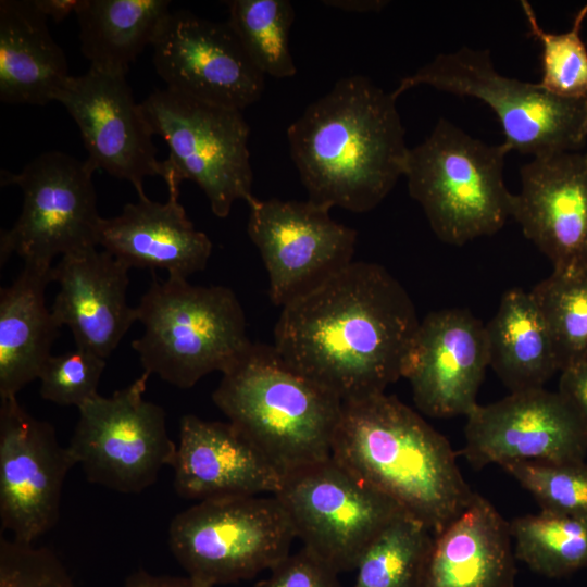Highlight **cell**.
I'll list each match as a JSON object with an SVG mask.
<instances>
[{
	"instance_id": "1",
	"label": "cell",
	"mask_w": 587,
	"mask_h": 587,
	"mask_svg": "<svg viewBox=\"0 0 587 587\" xmlns=\"http://www.w3.org/2000/svg\"><path fill=\"white\" fill-rule=\"evenodd\" d=\"M404 287L384 266L353 261L282 307L278 355L342 402L385 392L402 378L420 325Z\"/></svg>"
},
{
	"instance_id": "2",
	"label": "cell",
	"mask_w": 587,
	"mask_h": 587,
	"mask_svg": "<svg viewBox=\"0 0 587 587\" xmlns=\"http://www.w3.org/2000/svg\"><path fill=\"white\" fill-rule=\"evenodd\" d=\"M396 101L392 91L351 75L289 125L290 155L309 201L365 213L388 196L410 150Z\"/></svg>"
},
{
	"instance_id": "3",
	"label": "cell",
	"mask_w": 587,
	"mask_h": 587,
	"mask_svg": "<svg viewBox=\"0 0 587 587\" xmlns=\"http://www.w3.org/2000/svg\"><path fill=\"white\" fill-rule=\"evenodd\" d=\"M332 457L434 535L458 517L475 495L448 439L385 392L342 402Z\"/></svg>"
},
{
	"instance_id": "4",
	"label": "cell",
	"mask_w": 587,
	"mask_h": 587,
	"mask_svg": "<svg viewBox=\"0 0 587 587\" xmlns=\"http://www.w3.org/2000/svg\"><path fill=\"white\" fill-rule=\"evenodd\" d=\"M214 404L284 478L332 457L342 401L252 344L212 394Z\"/></svg>"
},
{
	"instance_id": "5",
	"label": "cell",
	"mask_w": 587,
	"mask_h": 587,
	"mask_svg": "<svg viewBox=\"0 0 587 587\" xmlns=\"http://www.w3.org/2000/svg\"><path fill=\"white\" fill-rule=\"evenodd\" d=\"M136 311L143 333L132 347L145 372L180 389L225 373L253 344L243 309L226 286L154 276Z\"/></svg>"
},
{
	"instance_id": "6",
	"label": "cell",
	"mask_w": 587,
	"mask_h": 587,
	"mask_svg": "<svg viewBox=\"0 0 587 587\" xmlns=\"http://www.w3.org/2000/svg\"><path fill=\"white\" fill-rule=\"evenodd\" d=\"M503 145H488L439 118L430 135L409 150L404 176L434 234L462 246L500 230L512 214L503 179Z\"/></svg>"
},
{
	"instance_id": "7",
	"label": "cell",
	"mask_w": 587,
	"mask_h": 587,
	"mask_svg": "<svg viewBox=\"0 0 587 587\" xmlns=\"http://www.w3.org/2000/svg\"><path fill=\"white\" fill-rule=\"evenodd\" d=\"M420 85L486 103L497 115L502 142L533 158L578 151L587 137L586 98L567 99L550 93L539 84L499 73L488 50L460 48L441 53L403 77L392 95Z\"/></svg>"
},
{
	"instance_id": "8",
	"label": "cell",
	"mask_w": 587,
	"mask_h": 587,
	"mask_svg": "<svg viewBox=\"0 0 587 587\" xmlns=\"http://www.w3.org/2000/svg\"><path fill=\"white\" fill-rule=\"evenodd\" d=\"M140 107L152 134L168 147L161 175L168 192L179 193L182 182L191 180L221 218L229 215L236 201L249 202L254 197L250 127L241 111L168 88L152 91Z\"/></svg>"
},
{
	"instance_id": "9",
	"label": "cell",
	"mask_w": 587,
	"mask_h": 587,
	"mask_svg": "<svg viewBox=\"0 0 587 587\" xmlns=\"http://www.w3.org/2000/svg\"><path fill=\"white\" fill-rule=\"evenodd\" d=\"M297 538L275 495L199 501L168 527L172 554L187 576L210 586L251 579L290 553Z\"/></svg>"
},
{
	"instance_id": "10",
	"label": "cell",
	"mask_w": 587,
	"mask_h": 587,
	"mask_svg": "<svg viewBox=\"0 0 587 587\" xmlns=\"http://www.w3.org/2000/svg\"><path fill=\"white\" fill-rule=\"evenodd\" d=\"M95 172L87 160L61 151L41 153L20 173L1 171V185L23 192L18 218L1 232V265L17 254L24 265L51 268L57 255L98 247Z\"/></svg>"
},
{
	"instance_id": "11",
	"label": "cell",
	"mask_w": 587,
	"mask_h": 587,
	"mask_svg": "<svg viewBox=\"0 0 587 587\" xmlns=\"http://www.w3.org/2000/svg\"><path fill=\"white\" fill-rule=\"evenodd\" d=\"M275 496L302 547L339 574L355 570L378 535L405 513L333 457L285 476Z\"/></svg>"
},
{
	"instance_id": "12",
	"label": "cell",
	"mask_w": 587,
	"mask_h": 587,
	"mask_svg": "<svg viewBox=\"0 0 587 587\" xmlns=\"http://www.w3.org/2000/svg\"><path fill=\"white\" fill-rule=\"evenodd\" d=\"M149 377L143 372L112 396L98 394L78 409L67 448L90 483L139 494L173 465L177 445L166 430L165 412L143 398Z\"/></svg>"
},
{
	"instance_id": "13",
	"label": "cell",
	"mask_w": 587,
	"mask_h": 587,
	"mask_svg": "<svg viewBox=\"0 0 587 587\" xmlns=\"http://www.w3.org/2000/svg\"><path fill=\"white\" fill-rule=\"evenodd\" d=\"M247 233L268 274L277 307L313 290L353 262L357 232L336 222L329 209L309 200L249 202Z\"/></svg>"
},
{
	"instance_id": "14",
	"label": "cell",
	"mask_w": 587,
	"mask_h": 587,
	"mask_svg": "<svg viewBox=\"0 0 587 587\" xmlns=\"http://www.w3.org/2000/svg\"><path fill=\"white\" fill-rule=\"evenodd\" d=\"M462 455L475 470L515 461L578 462L587 426L559 391L545 387L477 404L466 416Z\"/></svg>"
},
{
	"instance_id": "15",
	"label": "cell",
	"mask_w": 587,
	"mask_h": 587,
	"mask_svg": "<svg viewBox=\"0 0 587 587\" xmlns=\"http://www.w3.org/2000/svg\"><path fill=\"white\" fill-rule=\"evenodd\" d=\"M0 400L1 532L33 544L58 523L63 485L76 463L50 423L16 397Z\"/></svg>"
},
{
	"instance_id": "16",
	"label": "cell",
	"mask_w": 587,
	"mask_h": 587,
	"mask_svg": "<svg viewBox=\"0 0 587 587\" xmlns=\"http://www.w3.org/2000/svg\"><path fill=\"white\" fill-rule=\"evenodd\" d=\"M152 48L158 75L175 92L239 111L262 96L264 75L227 21L171 11Z\"/></svg>"
},
{
	"instance_id": "17",
	"label": "cell",
	"mask_w": 587,
	"mask_h": 587,
	"mask_svg": "<svg viewBox=\"0 0 587 587\" xmlns=\"http://www.w3.org/2000/svg\"><path fill=\"white\" fill-rule=\"evenodd\" d=\"M80 132L87 161L97 170L129 182L138 198L146 197L143 182L162 175L153 134L133 97L126 76L96 68L70 76L55 97Z\"/></svg>"
},
{
	"instance_id": "18",
	"label": "cell",
	"mask_w": 587,
	"mask_h": 587,
	"mask_svg": "<svg viewBox=\"0 0 587 587\" xmlns=\"http://www.w3.org/2000/svg\"><path fill=\"white\" fill-rule=\"evenodd\" d=\"M488 366L486 326L469 310L450 308L420 321L402 377L422 413L438 419L466 416L478 404Z\"/></svg>"
},
{
	"instance_id": "19",
	"label": "cell",
	"mask_w": 587,
	"mask_h": 587,
	"mask_svg": "<svg viewBox=\"0 0 587 587\" xmlns=\"http://www.w3.org/2000/svg\"><path fill=\"white\" fill-rule=\"evenodd\" d=\"M511 216L553 270L587 267V152L535 157L520 170Z\"/></svg>"
},
{
	"instance_id": "20",
	"label": "cell",
	"mask_w": 587,
	"mask_h": 587,
	"mask_svg": "<svg viewBox=\"0 0 587 587\" xmlns=\"http://www.w3.org/2000/svg\"><path fill=\"white\" fill-rule=\"evenodd\" d=\"M172 467L177 495L198 501L276 495L283 483L266 457L235 425L193 414L179 421Z\"/></svg>"
},
{
	"instance_id": "21",
	"label": "cell",
	"mask_w": 587,
	"mask_h": 587,
	"mask_svg": "<svg viewBox=\"0 0 587 587\" xmlns=\"http://www.w3.org/2000/svg\"><path fill=\"white\" fill-rule=\"evenodd\" d=\"M130 268L97 247L61 257L52 266L60 290L51 312L72 332L76 348L107 359L134 322L136 307L127 302Z\"/></svg>"
},
{
	"instance_id": "22",
	"label": "cell",
	"mask_w": 587,
	"mask_h": 587,
	"mask_svg": "<svg viewBox=\"0 0 587 587\" xmlns=\"http://www.w3.org/2000/svg\"><path fill=\"white\" fill-rule=\"evenodd\" d=\"M178 199L175 192H168L165 202L146 196L126 203L118 215L102 217L98 247L129 268L164 270L186 279L204 270L212 241L195 228Z\"/></svg>"
},
{
	"instance_id": "23",
	"label": "cell",
	"mask_w": 587,
	"mask_h": 587,
	"mask_svg": "<svg viewBox=\"0 0 587 587\" xmlns=\"http://www.w3.org/2000/svg\"><path fill=\"white\" fill-rule=\"evenodd\" d=\"M510 522L475 492L467 508L435 534L422 587H515Z\"/></svg>"
},
{
	"instance_id": "24",
	"label": "cell",
	"mask_w": 587,
	"mask_h": 587,
	"mask_svg": "<svg viewBox=\"0 0 587 587\" xmlns=\"http://www.w3.org/2000/svg\"><path fill=\"white\" fill-rule=\"evenodd\" d=\"M70 76L65 54L33 0H1L0 100L43 105L55 101Z\"/></svg>"
},
{
	"instance_id": "25",
	"label": "cell",
	"mask_w": 587,
	"mask_h": 587,
	"mask_svg": "<svg viewBox=\"0 0 587 587\" xmlns=\"http://www.w3.org/2000/svg\"><path fill=\"white\" fill-rule=\"evenodd\" d=\"M52 267L24 265L0 290V399L16 397L38 379L60 325L45 301Z\"/></svg>"
},
{
	"instance_id": "26",
	"label": "cell",
	"mask_w": 587,
	"mask_h": 587,
	"mask_svg": "<svg viewBox=\"0 0 587 587\" xmlns=\"http://www.w3.org/2000/svg\"><path fill=\"white\" fill-rule=\"evenodd\" d=\"M485 326L489 366L511 392L542 388L561 372L550 330L530 291H505Z\"/></svg>"
},
{
	"instance_id": "27",
	"label": "cell",
	"mask_w": 587,
	"mask_h": 587,
	"mask_svg": "<svg viewBox=\"0 0 587 587\" xmlns=\"http://www.w3.org/2000/svg\"><path fill=\"white\" fill-rule=\"evenodd\" d=\"M167 0H79L80 49L98 71L126 76L170 15Z\"/></svg>"
},
{
	"instance_id": "28",
	"label": "cell",
	"mask_w": 587,
	"mask_h": 587,
	"mask_svg": "<svg viewBox=\"0 0 587 587\" xmlns=\"http://www.w3.org/2000/svg\"><path fill=\"white\" fill-rule=\"evenodd\" d=\"M514 555L549 578L571 575L587 566V516L540 510L510 522Z\"/></svg>"
},
{
	"instance_id": "29",
	"label": "cell",
	"mask_w": 587,
	"mask_h": 587,
	"mask_svg": "<svg viewBox=\"0 0 587 587\" xmlns=\"http://www.w3.org/2000/svg\"><path fill=\"white\" fill-rule=\"evenodd\" d=\"M433 537L419 520L399 515L361 558L352 587H422Z\"/></svg>"
},
{
	"instance_id": "30",
	"label": "cell",
	"mask_w": 587,
	"mask_h": 587,
	"mask_svg": "<svg viewBox=\"0 0 587 587\" xmlns=\"http://www.w3.org/2000/svg\"><path fill=\"white\" fill-rule=\"evenodd\" d=\"M228 24L249 58L265 76L292 77L297 73L289 47L295 11L288 0H232Z\"/></svg>"
},
{
	"instance_id": "31",
	"label": "cell",
	"mask_w": 587,
	"mask_h": 587,
	"mask_svg": "<svg viewBox=\"0 0 587 587\" xmlns=\"http://www.w3.org/2000/svg\"><path fill=\"white\" fill-rule=\"evenodd\" d=\"M530 292L550 330L561 371L587 361V267L553 270Z\"/></svg>"
},
{
	"instance_id": "32",
	"label": "cell",
	"mask_w": 587,
	"mask_h": 587,
	"mask_svg": "<svg viewBox=\"0 0 587 587\" xmlns=\"http://www.w3.org/2000/svg\"><path fill=\"white\" fill-rule=\"evenodd\" d=\"M521 8L528 35L541 45V79L538 84L562 98H587V48L580 35L587 17V3L576 12L571 28L561 34L546 32L528 1L522 0Z\"/></svg>"
},
{
	"instance_id": "33",
	"label": "cell",
	"mask_w": 587,
	"mask_h": 587,
	"mask_svg": "<svg viewBox=\"0 0 587 587\" xmlns=\"http://www.w3.org/2000/svg\"><path fill=\"white\" fill-rule=\"evenodd\" d=\"M501 467L535 498L541 510L587 516L585 461H515Z\"/></svg>"
},
{
	"instance_id": "34",
	"label": "cell",
	"mask_w": 587,
	"mask_h": 587,
	"mask_svg": "<svg viewBox=\"0 0 587 587\" xmlns=\"http://www.w3.org/2000/svg\"><path fill=\"white\" fill-rule=\"evenodd\" d=\"M105 359L85 349L50 355L38 376L40 396L59 405L77 409L98 395Z\"/></svg>"
},
{
	"instance_id": "35",
	"label": "cell",
	"mask_w": 587,
	"mask_h": 587,
	"mask_svg": "<svg viewBox=\"0 0 587 587\" xmlns=\"http://www.w3.org/2000/svg\"><path fill=\"white\" fill-rule=\"evenodd\" d=\"M0 587H75L60 558L47 547L0 538Z\"/></svg>"
},
{
	"instance_id": "36",
	"label": "cell",
	"mask_w": 587,
	"mask_h": 587,
	"mask_svg": "<svg viewBox=\"0 0 587 587\" xmlns=\"http://www.w3.org/2000/svg\"><path fill=\"white\" fill-rule=\"evenodd\" d=\"M270 571L254 587H341L339 573L304 547Z\"/></svg>"
},
{
	"instance_id": "37",
	"label": "cell",
	"mask_w": 587,
	"mask_h": 587,
	"mask_svg": "<svg viewBox=\"0 0 587 587\" xmlns=\"http://www.w3.org/2000/svg\"><path fill=\"white\" fill-rule=\"evenodd\" d=\"M558 391L573 404L587 426V361L560 372Z\"/></svg>"
},
{
	"instance_id": "38",
	"label": "cell",
	"mask_w": 587,
	"mask_h": 587,
	"mask_svg": "<svg viewBox=\"0 0 587 587\" xmlns=\"http://www.w3.org/2000/svg\"><path fill=\"white\" fill-rule=\"evenodd\" d=\"M124 587H210L189 576L154 575L143 569L129 574Z\"/></svg>"
},
{
	"instance_id": "39",
	"label": "cell",
	"mask_w": 587,
	"mask_h": 587,
	"mask_svg": "<svg viewBox=\"0 0 587 587\" xmlns=\"http://www.w3.org/2000/svg\"><path fill=\"white\" fill-rule=\"evenodd\" d=\"M33 2L43 16L62 22L76 12L79 0H33Z\"/></svg>"
},
{
	"instance_id": "40",
	"label": "cell",
	"mask_w": 587,
	"mask_h": 587,
	"mask_svg": "<svg viewBox=\"0 0 587 587\" xmlns=\"http://www.w3.org/2000/svg\"><path fill=\"white\" fill-rule=\"evenodd\" d=\"M326 7L350 13L378 12L387 5L383 0H325Z\"/></svg>"
},
{
	"instance_id": "41",
	"label": "cell",
	"mask_w": 587,
	"mask_h": 587,
	"mask_svg": "<svg viewBox=\"0 0 587 587\" xmlns=\"http://www.w3.org/2000/svg\"><path fill=\"white\" fill-rule=\"evenodd\" d=\"M586 129H587V98H586Z\"/></svg>"
}]
</instances>
